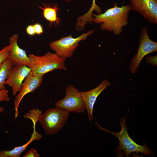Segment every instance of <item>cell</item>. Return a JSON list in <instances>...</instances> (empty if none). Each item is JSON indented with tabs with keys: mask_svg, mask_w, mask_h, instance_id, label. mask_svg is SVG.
Wrapping results in <instances>:
<instances>
[{
	"mask_svg": "<svg viewBox=\"0 0 157 157\" xmlns=\"http://www.w3.org/2000/svg\"><path fill=\"white\" fill-rule=\"evenodd\" d=\"M28 56L30 62L27 66L36 75H44L56 69L67 70L65 64V60L56 53L48 52L42 56L32 54Z\"/></svg>",
	"mask_w": 157,
	"mask_h": 157,
	"instance_id": "3",
	"label": "cell"
},
{
	"mask_svg": "<svg viewBox=\"0 0 157 157\" xmlns=\"http://www.w3.org/2000/svg\"><path fill=\"white\" fill-rule=\"evenodd\" d=\"M44 75L35 74L31 71L23 83L21 90L16 96L14 101L15 118L18 115V108L19 104L24 96L38 89L41 85Z\"/></svg>",
	"mask_w": 157,
	"mask_h": 157,
	"instance_id": "9",
	"label": "cell"
},
{
	"mask_svg": "<svg viewBox=\"0 0 157 157\" xmlns=\"http://www.w3.org/2000/svg\"><path fill=\"white\" fill-rule=\"evenodd\" d=\"M114 6L99 15L92 14L93 22L100 24L102 31L112 32L115 35L120 34L123 27L128 24L130 12L131 10L129 5L118 7L114 2Z\"/></svg>",
	"mask_w": 157,
	"mask_h": 157,
	"instance_id": "1",
	"label": "cell"
},
{
	"mask_svg": "<svg viewBox=\"0 0 157 157\" xmlns=\"http://www.w3.org/2000/svg\"><path fill=\"white\" fill-rule=\"evenodd\" d=\"M4 108L3 107H0V113L3 111Z\"/></svg>",
	"mask_w": 157,
	"mask_h": 157,
	"instance_id": "23",
	"label": "cell"
},
{
	"mask_svg": "<svg viewBox=\"0 0 157 157\" xmlns=\"http://www.w3.org/2000/svg\"><path fill=\"white\" fill-rule=\"evenodd\" d=\"M65 92L64 97L56 102L55 106L69 113H84L86 108L80 91L74 85H69L66 88Z\"/></svg>",
	"mask_w": 157,
	"mask_h": 157,
	"instance_id": "6",
	"label": "cell"
},
{
	"mask_svg": "<svg viewBox=\"0 0 157 157\" xmlns=\"http://www.w3.org/2000/svg\"><path fill=\"white\" fill-rule=\"evenodd\" d=\"M69 116V112L56 107L46 110L40 115L39 121L46 134L51 135L57 133L63 128Z\"/></svg>",
	"mask_w": 157,
	"mask_h": 157,
	"instance_id": "4",
	"label": "cell"
},
{
	"mask_svg": "<svg viewBox=\"0 0 157 157\" xmlns=\"http://www.w3.org/2000/svg\"><path fill=\"white\" fill-rule=\"evenodd\" d=\"M127 115L124 117H122L120 119L119 125L121 127V130L119 132H114L104 129L100 126L102 130L112 134L116 137L119 141V146L115 149L118 157L125 156H129L130 154L133 152L138 154L142 153L148 156H152L154 152L149 149L144 142L143 145L137 144L129 136L125 124Z\"/></svg>",
	"mask_w": 157,
	"mask_h": 157,
	"instance_id": "2",
	"label": "cell"
},
{
	"mask_svg": "<svg viewBox=\"0 0 157 157\" xmlns=\"http://www.w3.org/2000/svg\"><path fill=\"white\" fill-rule=\"evenodd\" d=\"M18 37L17 34H15L9 39L10 49L8 58L14 66H27L30 62V59L25 51L19 47L18 44Z\"/></svg>",
	"mask_w": 157,
	"mask_h": 157,
	"instance_id": "12",
	"label": "cell"
},
{
	"mask_svg": "<svg viewBox=\"0 0 157 157\" xmlns=\"http://www.w3.org/2000/svg\"><path fill=\"white\" fill-rule=\"evenodd\" d=\"M8 93V90L6 88L0 89V102H8L10 101V99Z\"/></svg>",
	"mask_w": 157,
	"mask_h": 157,
	"instance_id": "18",
	"label": "cell"
},
{
	"mask_svg": "<svg viewBox=\"0 0 157 157\" xmlns=\"http://www.w3.org/2000/svg\"><path fill=\"white\" fill-rule=\"evenodd\" d=\"M9 45L4 47L0 50V67L3 62L8 58L10 51Z\"/></svg>",
	"mask_w": 157,
	"mask_h": 157,
	"instance_id": "17",
	"label": "cell"
},
{
	"mask_svg": "<svg viewBox=\"0 0 157 157\" xmlns=\"http://www.w3.org/2000/svg\"><path fill=\"white\" fill-rule=\"evenodd\" d=\"M95 29H92L76 38L72 35L63 37L60 39L51 42L49 44L50 48L61 58L66 60L67 58L72 57L77 47L79 42L86 39L92 34Z\"/></svg>",
	"mask_w": 157,
	"mask_h": 157,
	"instance_id": "5",
	"label": "cell"
},
{
	"mask_svg": "<svg viewBox=\"0 0 157 157\" xmlns=\"http://www.w3.org/2000/svg\"><path fill=\"white\" fill-rule=\"evenodd\" d=\"M31 71L30 68L25 65L14 66L11 69L5 85L11 87L13 96L20 92L23 81Z\"/></svg>",
	"mask_w": 157,
	"mask_h": 157,
	"instance_id": "11",
	"label": "cell"
},
{
	"mask_svg": "<svg viewBox=\"0 0 157 157\" xmlns=\"http://www.w3.org/2000/svg\"><path fill=\"white\" fill-rule=\"evenodd\" d=\"M38 6L42 10L44 18L49 22V27L53 24L55 25H60V20L58 15L59 9L56 4L52 6L44 3L42 7Z\"/></svg>",
	"mask_w": 157,
	"mask_h": 157,
	"instance_id": "14",
	"label": "cell"
},
{
	"mask_svg": "<svg viewBox=\"0 0 157 157\" xmlns=\"http://www.w3.org/2000/svg\"><path fill=\"white\" fill-rule=\"evenodd\" d=\"M14 65L8 58L2 63L0 67V89H5V82L11 69Z\"/></svg>",
	"mask_w": 157,
	"mask_h": 157,
	"instance_id": "16",
	"label": "cell"
},
{
	"mask_svg": "<svg viewBox=\"0 0 157 157\" xmlns=\"http://www.w3.org/2000/svg\"><path fill=\"white\" fill-rule=\"evenodd\" d=\"M32 121L33 124V132L29 140L22 145L15 147L10 150L0 151V157H19L32 142L35 140H40L41 138L42 135L35 130V126L37 122L35 121Z\"/></svg>",
	"mask_w": 157,
	"mask_h": 157,
	"instance_id": "13",
	"label": "cell"
},
{
	"mask_svg": "<svg viewBox=\"0 0 157 157\" xmlns=\"http://www.w3.org/2000/svg\"><path fill=\"white\" fill-rule=\"evenodd\" d=\"M146 62L149 65L152 66L157 65V55L147 56L145 58Z\"/></svg>",
	"mask_w": 157,
	"mask_h": 157,
	"instance_id": "19",
	"label": "cell"
},
{
	"mask_svg": "<svg viewBox=\"0 0 157 157\" xmlns=\"http://www.w3.org/2000/svg\"><path fill=\"white\" fill-rule=\"evenodd\" d=\"M95 11L97 15L102 13L101 7L96 4V0H93L92 4L88 11L84 14L79 16L77 19L76 22L78 25L81 27H84L88 24H91L93 23L92 14Z\"/></svg>",
	"mask_w": 157,
	"mask_h": 157,
	"instance_id": "15",
	"label": "cell"
},
{
	"mask_svg": "<svg viewBox=\"0 0 157 157\" xmlns=\"http://www.w3.org/2000/svg\"><path fill=\"white\" fill-rule=\"evenodd\" d=\"M40 155L37 153V150L33 148L30 149L23 157H39Z\"/></svg>",
	"mask_w": 157,
	"mask_h": 157,
	"instance_id": "20",
	"label": "cell"
},
{
	"mask_svg": "<svg viewBox=\"0 0 157 157\" xmlns=\"http://www.w3.org/2000/svg\"><path fill=\"white\" fill-rule=\"evenodd\" d=\"M35 34L40 35L43 32V28L42 25L38 23L33 25Z\"/></svg>",
	"mask_w": 157,
	"mask_h": 157,
	"instance_id": "21",
	"label": "cell"
},
{
	"mask_svg": "<svg viewBox=\"0 0 157 157\" xmlns=\"http://www.w3.org/2000/svg\"><path fill=\"white\" fill-rule=\"evenodd\" d=\"M111 83L107 79H106L103 80L96 87L91 90L86 91H80L90 121H91L93 119L94 106L97 97Z\"/></svg>",
	"mask_w": 157,
	"mask_h": 157,
	"instance_id": "10",
	"label": "cell"
},
{
	"mask_svg": "<svg viewBox=\"0 0 157 157\" xmlns=\"http://www.w3.org/2000/svg\"><path fill=\"white\" fill-rule=\"evenodd\" d=\"M157 51V42L150 39L147 28H143L140 33L137 53L131 61V73L135 74L137 72L141 61L145 56Z\"/></svg>",
	"mask_w": 157,
	"mask_h": 157,
	"instance_id": "7",
	"label": "cell"
},
{
	"mask_svg": "<svg viewBox=\"0 0 157 157\" xmlns=\"http://www.w3.org/2000/svg\"><path fill=\"white\" fill-rule=\"evenodd\" d=\"M26 31L27 34L30 36H33L35 34L33 25H28L26 28Z\"/></svg>",
	"mask_w": 157,
	"mask_h": 157,
	"instance_id": "22",
	"label": "cell"
},
{
	"mask_svg": "<svg viewBox=\"0 0 157 157\" xmlns=\"http://www.w3.org/2000/svg\"><path fill=\"white\" fill-rule=\"evenodd\" d=\"M131 10L142 15L151 23L157 24V0H129Z\"/></svg>",
	"mask_w": 157,
	"mask_h": 157,
	"instance_id": "8",
	"label": "cell"
}]
</instances>
